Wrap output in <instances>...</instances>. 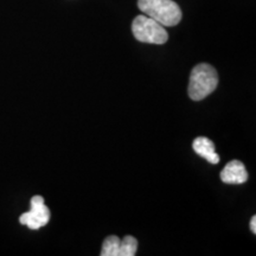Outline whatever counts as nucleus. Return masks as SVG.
Here are the masks:
<instances>
[{"instance_id":"f257e3e1","label":"nucleus","mask_w":256,"mask_h":256,"mask_svg":"<svg viewBox=\"0 0 256 256\" xmlns=\"http://www.w3.org/2000/svg\"><path fill=\"white\" fill-rule=\"evenodd\" d=\"M218 75L216 69L208 63H200L192 69L188 82V96L194 101L204 100L217 88Z\"/></svg>"},{"instance_id":"f03ea898","label":"nucleus","mask_w":256,"mask_h":256,"mask_svg":"<svg viewBox=\"0 0 256 256\" xmlns=\"http://www.w3.org/2000/svg\"><path fill=\"white\" fill-rule=\"evenodd\" d=\"M138 8L162 26H176L182 20V10L174 0H138Z\"/></svg>"},{"instance_id":"7ed1b4c3","label":"nucleus","mask_w":256,"mask_h":256,"mask_svg":"<svg viewBox=\"0 0 256 256\" xmlns=\"http://www.w3.org/2000/svg\"><path fill=\"white\" fill-rule=\"evenodd\" d=\"M132 32L136 40L148 44H165L168 34L165 26L146 14H140L132 23Z\"/></svg>"},{"instance_id":"20e7f679","label":"nucleus","mask_w":256,"mask_h":256,"mask_svg":"<svg viewBox=\"0 0 256 256\" xmlns=\"http://www.w3.org/2000/svg\"><path fill=\"white\" fill-rule=\"evenodd\" d=\"M50 220V210L44 204V198L34 196L31 198V210L19 217V222L31 230H38L46 226Z\"/></svg>"},{"instance_id":"39448f33","label":"nucleus","mask_w":256,"mask_h":256,"mask_svg":"<svg viewBox=\"0 0 256 256\" xmlns=\"http://www.w3.org/2000/svg\"><path fill=\"white\" fill-rule=\"evenodd\" d=\"M220 180L226 184H243L248 180V172L243 162L232 160L220 172Z\"/></svg>"},{"instance_id":"423d86ee","label":"nucleus","mask_w":256,"mask_h":256,"mask_svg":"<svg viewBox=\"0 0 256 256\" xmlns=\"http://www.w3.org/2000/svg\"><path fill=\"white\" fill-rule=\"evenodd\" d=\"M192 148L197 153L198 156H200L202 158L206 159L210 164H218L220 162V156L215 152V145L211 142L210 139H208L206 136H198L194 140L192 144Z\"/></svg>"},{"instance_id":"0eeeda50","label":"nucleus","mask_w":256,"mask_h":256,"mask_svg":"<svg viewBox=\"0 0 256 256\" xmlns=\"http://www.w3.org/2000/svg\"><path fill=\"white\" fill-rule=\"evenodd\" d=\"M121 240L118 236H110L104 241L101 249V256H118L119 255Z\"/></svg>"},{"instance_id":"6e6552de","label":"nucleus","mask_w":256,"mask_h":256,"mask_svg":"<svg viewBox=\"0 0 256 256\" xmlns=\"http://www.w3.org/2000/svg\"><path fill=\"white\" fill-rule=\"evenodd\" d=\"M138 252V240L133 236H124L120 241L119 255L118 256H134Z\"/></svg>"},{"instance_id":"1a4fd4ad","label":"nucleus","mask_w":256,"mask_h":256,"mask_svg":"<svg viewBox=\"0 0 256 256\" xmlns=\"http://www.w3.org/2000/svg\"><path fill=\"white\" fill-rule=\"evenodd\" d=\"M250 230L254 234H256V216H252L250 220Z\"/></svg>"}]
</instances>
